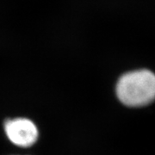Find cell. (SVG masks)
<instances>
[{"instance_id":"obj_2","label":"cell","mask_w":155,"mask_h":155,"mask_svg":"<svg viewBox=\"0 0 155 155\" xmlns=\"http://www.w3.org/2000/svg\"><path fill=\"white\" fill-rule=\"evenodd\" d=\"M5 129L9 140L18 147H31L38 139L37 127L32 121L26 118H15L7 121Z\"/></svg>"},{"instance_id":"obj_1","label":"cell","mask_w":155,"mask_h":155,"mask_svg":"<svg viewBox=\"0 0 155 155\" xmlns=\"http://www.w3.org/2000/svg\"><path fill=\"white\" fill-rule=\"evenodd\" d=\"M116 95L123 104L147 105L155 99V74L148 70L125 73L116 84Z\"/></svg>"}]
</instances>
